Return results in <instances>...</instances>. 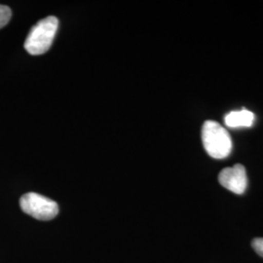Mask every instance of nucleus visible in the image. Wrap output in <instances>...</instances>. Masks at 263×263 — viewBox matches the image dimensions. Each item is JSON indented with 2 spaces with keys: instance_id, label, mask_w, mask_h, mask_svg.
Returning a JSON list of instances; mask_svg holds the SVG:
<instances>
[{
  "instance_id": "f257e3e1",
  "label": "nucleus",
  "mask_w": 263,
  "mask_h": 263,
  "mask_svg": "<svg viewBox=\"0 0 263 263\" xmlns=\"http://www.w3.org/2000/svg\"><path fill=\"white\" fill-rule=\"evenodd\" d=\"M202 141L208 154L215 159L226 158L232 151L230 135L219 123L213 120L204 123Z\"/></svg>"
},
{
  "instance_id": "f03ea898",
  "label": "nucleus",
  "mask_w": 263,
  "mask_h": 263,
  "mask_svg": "<svg viewBox=\"0 0 263 263\" xmlns=\"http://www.w3.org/2000/svg\"><path fill=\"white\" fill-rule=\"evenodd\" d=\"M59 27L56 17L50 16L40 20L28 32L25 49L30 55L38 56L46 53L51 47Z\"/></svg>"
},
{
  "instance_id": "7ed1b4c3",
  "label": "nucleus",
  "mask_w": 263,
  "mask_h": 263,
  "mask_svg": "<svg viewBox=\"0 0 263 263\" xmlns=\"http://www.w3.org/2000/svg\"><path fill=\"white\" fill-rule=\"evenodd\" d=\"M20 206L24 213L39 220H51L59 213L55 201L34 192H29L20 199Z\"/></svg>"
},
{
  "instance_id": "20e7f679",
  "label": "nucleus",
  "mask_w": 263,
  "mask_h": 263,
  "mask_svg": "<svg viewBox=\"0 0 263 263\" xmlns=\"http://www.w3.org/2000/svg\"><path fill=\"white\" fill-rule=\"evenodd\" d=\"M219 183L235 194H243L248 185V178L244 166L236 164L222 170L218 175Z\"/></svg>"
},
{
  "instance_id": "39448f33",
  "label": "nucleus",
  "mask_w": 263,
  "mask_h": 263,
  "mask_svg": "<svg viewBox=\"0 0 263 263\" xmlns=\"http://www.w3.org/2000/svg\"><path fill=\"white\" fill-rule=\"evenodd\" d=\"M254 114L243 108L242 110L231 111L226 114L224 123L229 128H240V127H252L254 122Z\"/></svg>"
},
{
  "instance_id": "423d86ee",
  "label": "nucleus",
  "mask_w": 263,
  "mask_h": 263,
  "mask_svg": "<svg viewBox=\"0 0 263 263\" xmlns=\"http://www.w3.org/2000/svg\"><path fill=\"white\" fill-rule=\"evenodd\" d=\"M12 17V11L8 6L0 4V28H4Z\"/></svg>"
},
{
  "instance_id": "0eeeda50",
  "label": "nucleus",
  "mask_w": 263,
  "mask_h": 263,
  "mask_svg": "<svg viewBox=\"0 0 263 263\" xmlns=\"http://www.w3.org/2000/svg\"><path fill=\"white\" fill-rule=\"evenodd\" d=\"M254 251L263 257V238H255L252 242Z\"/></svg>"
}]
</instances>
